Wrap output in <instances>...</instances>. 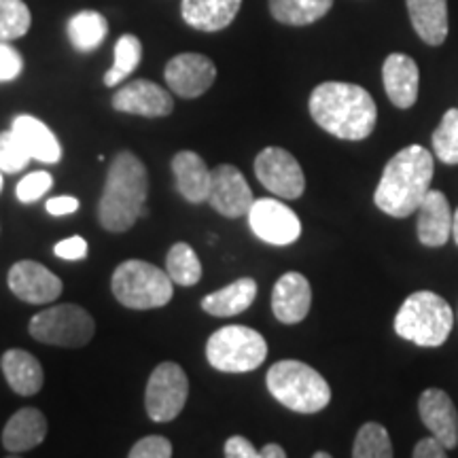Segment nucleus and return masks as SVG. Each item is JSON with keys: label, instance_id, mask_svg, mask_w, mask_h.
I'll return each instance as SVG.
<instances>
[{"label": "nucleus", "instance_id": "obj_1", "mask_svg": "<svg viewBox=\"0 0 458 458\" xmlns=\"http://www.w3.org/2000/svg\"><path fill=\"white\" fill-rule=\"evenodd\" d=\"M312 119L342 140H365L376 128L377 108L368 89L354 83L327 81L310 94Z\"/></svg>", "mask_w": 458, "mask_h": 458}, {"label": "nucleus", "instance_id": "obj_2", "mask_svg": "<svg viewBox=\"0 0 458 458\" xmlns=\"http://www.w3.org/2000/svg\"><path fill=\"white\" fill-rule=\"evenodd\" d=\"M433 170V156L425 147L410 145L401 148L385 165L374 193L376 206L397 219L414 215L431 189Z\"/></svg>", "mask_w": 458, "mask_h": 458}, {"label": "nucleus", "instance_id": "obj_3", "mask_svg": "<svg viewBox=\"0 0 458 458\" xmlns=\"http://www.w3.org/2000/svg\"><path fill=\"white\" fill-rule=\"evenodd\" d=\"M148 191L147 168L131 151L117 153L108 165L105 189L98 204L100 225L106 232L122 233L145 215Z\"/></svg>", "mask_w": 458, "mask_h": 458}, {"label": "nucleus", "instance_id": "obj_4", "mask_svg": "<svg viewBox=\"0 0 458 458\" xmlns=\"http://www.w3.org/2000/svg\"><path fill=\"white\" fill-rule=\"evenodd\" d=\"M267 391L278 403L297 414H317L331 401V388L323 376L301 360H278L266 377Z\"/></svg>", "mask_w": 458, "mask_h": 458}, {"label": "nucleus", "instance_id": "obj_5", "mask_svg": "<svg viewBox=\"0 0 458 458\" xmlns=\"http://www.w3.org/2000/svg\"><path fill=\"white\" fill-rule=\"evenodd\" d=\"M454 327V312L442 295L433 291H416L401 303L394 317L399 337L422 348H437L448 340Z\"/></svg>", "mask_w": 458, "mask_h": 458}, {"label": "nucleus", "instance_id": "obj_6", "mask_svg": "<svg viewBox=\"0 0 458 458\" xmlns=\"http://www.w3.org/2000/svg\"><path fill=\"white\" fill-rule=\"evenodd\" d=\"M113 295L130 310H153L168 306L174 295V283L168 272L140 259L119 263L111 278Z\"/></svg>", "mask_w": 458, "mask_h": 458}, {"label": "nucleus", "instance_id": "obj_7", "mask_svg": "<svg viewBox=\"0 0 458 458\" xmlns=\"http://www.w3.org/2000/svg\"><path fill=\"white\" fill-rule=\"evenodd\" d=\"M267 357V342L259 331L244 325L216 329L206 342V359L225 374H246L261 368Z\"/></svg>", "mask_w": 458, "mask_h": 458}, {"label": "nucleus", "instance_id": "obj_8", "mask_svg": "<svg viewBox=\"0 0 458 458\" xmlns=\"http://www.w3.org/2000/svg\"><path fill=\"white\" fill-rule=\"evenodd\" d=\"M30 335L37 342L60 348H81L96 334L91 314L74 303H60L34 314L30 320Z\"/></svg>", "mask_w": 458, "mask_h": 458}, {"label": "nucleus", "instance_id": "obj_9", "mask_svg": "<svg viewBox=\"0 0 458 458\" xmlns=\"http://www.w3.org/2000/svg\"><path fill=\"white\" fill-rule=\"evenodd\" d=\"M189 397V380L181 365L165 360L147 382L145 408L153 422H170L181 414Z\"/></svg>", "mask_w": 458, "mask_h": 458}, {"label": "nucleus", "instance_id": "obj_10", "mask_svg": "<svg viewBox=\"0 0 458 458\" xmlns=\"http://www.w3.org/2000/svg\"><path fill=\"white\" fill-rule=\"evenodd\" d=\"M255 174L267 191L283 199H297L306 191V176L297 159L283 147H266L255 157Z\"/></svg>", "mask_w": 458, "mask_h": 458}, {"label": "nucleus", "instance_id": "obj_11", "mask_svg": "<svg viewBox=\"0 0 458 458\" xmlns=\"http://www.w3.org/2000/svg\"><path fill=\"white\" fill-rule=\"evenodd\" d=\"M249 225L263 242L289 246L301 236V221L289 206L280 199H255L249 210Z\"/></svg>", "mask_w": 458, "mask_h": 458}, {"label": "nucleus", "instance_id": "obj_12", "mask_svg": "<svg viewBox=\"0 0 458 458\" xmlns=\"http://www.w3.org/2000/svg\"><path fill=\"white\" fill-rule=\"evenodd\" d=\"M165 83L181 98H199L213 88L216 79V66L210 57L202 54L174 55L165 64Z\"/></svg>", "mask_w": 458, "mask_h": 458}, {"label": "nucleus", "instance_id": "obj_13", "mask_svg": "<svg viewBox=\"0 0 458 458\" xmlns=\"http://www.w3.org/2000/svg\"><path fill=\"white\" fill-rule=\"evenodd\" d=\"M208 202L219 215L227 219H238V216L249 215L255 198L242 172L232 164H221L213 170Z\"/></svg>", "mask_w": 458, "mask_h": 458}, {"label": "nucleus", "instance_id": "obj_14", "mask_svg": "<svg viewBox=\"0 0 458 458\" xmlns=\"http://www.w3.org/2000/svg\"><path fill=\"white\" fill-rule=\"evenodd\" d=\"M9 289L26 303H51L64 291L62 280L38 261H17L9 270Z\"/></svg>", "mask_w": 458, "mask_h": 458}, {"label": "nucleus", "instance_id": "obj_15", "mask_svg": "<svg viewBox=\"0 0 458 458\" xmlns=\"http://www.w3.org/2000/svg\"><path fill=\"white\" fill-rule=\"evenodd\" d=\"M113 108L119 113L140 114V117H168L174 111V100L162 85L147 81V79H136L113 96Z\"/></svg>", "mask_w": 458, "mask_h": 458}, {"label": "nucleus", "instance_id": "obj_16", "mask_svg": "<svg viewBox=\"0 0 458 458\" xmlns=\"http://www.w3.org/2000/svg\"><path fill=\"white\" fill-rule=\"evenodd\" d=\"M312 306V289L300 272H286L272 291V310L280 323L297 325L308 317Z\"/></svg>", "mask_w": 458, "mask_h": 458}, {"label": "nucleus", "instance_id": "obj_17", "mask_svg": "<svg viewBox=\"0 0 458 458\" xmlns=\"http://www.w3.org/2000/svg\"><path fill=\"white\" fill-rule=\"evenodd\" d=\"M418 411L425 427L445 445V450H454L458 445V411L450 394L442 388H427L418 399Z\"/></svg>", "mask_w": 458, "mask_h": 458}, {"label": "nucleus", "instance_id": "obj_18", "mask_svg": "<svg viewBox=\"0 0 458 458\" xmlns=\"http://www.w3.org/2000/svg\"><path fill=\"white\" fill-rule=\"evenodd\" d=\"M416 215L418 240L422 244L437 249V246H444L448 242L452 236V219H454V213H452L448 198L442 191H431L428 189L422 204L418 206Z\"/></svg>", "mask_w": 458, "mask_h": 458}, {"label": "nucleus", "instance_id": "obj_19", "mask_svg": "<svg viewBox=\"0 0 458 458\" xmlns=\"http://www.w3.org/2000/svg\"><path fill=\"white\" fill-rule=\"evenodd\" d=\"M382 81L388 100L397 108H411L418 100L420 72L418 64L405 54H391L382 66Z\"/></svg>", "mask_w": 458, "mask_h": 458}, {"label": "nucleus", "instance_id": "obj_20", "mask_svg": "<svg viewBox=\"0 0 458 458\" xmlns=\"http://www.w3.org/2000/svg\"><path fill=\"white\" fill-rule=\"evenodd\" d=\"M172 172H174L176 189L187 202L202 204L208 202L213 172L204 164V159L193 151H181L172 157Z\"/></svg>", "mask_w": 458, "mask_h": 458}, {"label": "nucleus", "instance_id": "obj_21", "mask_svg": "<svg viewBox=\"0 0 458 458\" xmlns=\"http://www.w3.org/2000/svg\"><path fill=\"white\" fill-rule=\"evenodd\" d=\"M242 0H182L181 15L199 32H219L236 20Z\"/></svg>", "mask_w": 458, "mask_h": 458}, {"label": "nucleus", "instance_id": "obj_22", "mask_svg": "<svg viewBox=\"0 0 458 458\" xmlns=\"http://www.w3.org/2000/svg\"><path fill=\"white\" fill-rule=\"evenodd\" d=\"M11 130L20 139L32 159L43 164H57L62 157V145L57 136L45 125L41 119L32 114H17L11 123Z\"/></svg>", "mask_w": 458, "mask_h": 458}, {"label": "nucleus", "instance_id": "obj_23", "mask_svg": "<svg viewBox=\"0 0 458 458\" xmlns=\"http://www.w3.org/2000/svg\"><path fill=\"white\" fill-rule=\"evenodd\" d=\"M45 435H47V420L43 411L37 408H21L4 425L3 445L13 454H21L43 444Z\"/></svg>", "mask_w": 458, "mask_h": 458}, {"label": "nucleus", "instance_id": "obj_24", "mask_svg": "<svg viewBox=\"0 0 458 458\" xmlns=\"http://www.w3.org/2000/svg\"><path fill=\"white\" fill-rule=\"evenodd\" d=\"M411 26L427 45L439 47L448 38V0H405Z\"/></svg>", "mask_w": 458, "mask_h": 458}, {"label": "nucleus", "instance_id": "obj_25", "mask_svg": "<svg viewBox=\"0 0 458 458\" xmlns=\"http://www.w3.org/2000/svg\"><path fill=\"white\" fill-rule=\"evenodd\" d=\"M0 368H3V374L7 377L9 386L17 394H21V397H30V394H37L43 388V368L38 363V359L30 352L20 351V348H11L0 359Z\"/></svg>", "mask_w": 458, "mask_h": 458}, {"label": "nucleus", "instance_id": "obj_26", "mask_svg": "<svg viewBox=\"0 0 458 458\" xmlns=\"http://www.w3.org/2000/svg\"><path fill=\"white\" fill-rule=\"evenodd\" d=\"M257 283L253 278H238L202 300V310L213 317H238L253 306Z\"/></svg>", "mask_w": 458, "mask_h": 458}, {"label": "nucleus", "instance_id": "obj_27", "mask_svg": "<svg viewBox=\"0 0 458 458\" xmlns=\"http://www.w3.org/2000/svg\"><path fill=\"white\" fill-rule=\"evenodd\" d=\"M66 32L74 49L81 51V54H89V51L98 49L106 38L108 21L98 11H79L68 21Z\"/></svg>", "mask_w": 458, "mask_h": 458}, {"label": "nucleus", "instance_id": "obj_28", "mask_svg": "<svg viewBox=\"0 0 458 458\" xmlns=\"http://www.w3.org/2000/svg\"><path fill=\"white\" fill-rule=\"evenodd\" d=\"M334 0H270V13L286 26H310L329 13Z\"/></svg>", "mask_w": 458, "mask_h": 458}, {"label": "nucleus", "instance_id": "obj_29", "mask_svg": "<svg viewBox=\"0 0 458 458\" xmlns=\"http://www.w3.org/2000/svg\"><path fill=\"white\" fill-rule=\"evenodd\" d=\"M165 272L174 284L193 286L202 278V263H199L196 250L187 242H176L172 244L168 257H165Z\"/></svg>", "mask_w": 458, "mask_h": 458}, {"label": "nucleus", "instance_id": "obj_30", "mask_svg": "<svg viewBox=\"0 0 458 458\" xmlns=\"http://www.w3.org/2000/svg\"><path fill=\"white\" fill-rule=\"evenodd\" d=\"M142 60V43L134 34H123L119 37L117 45H114V64L111 71L105 74V85L106 88H114L123 81L125 77H130L136 71Z\"/></svg>", "mask_w": 458, "mask_h": 458}, {"label": "nucleus", "instance_id": "obj_31", "mask_svg": "<svg viewBox=\"0 0 458 458\" xmlns=\"http://www.w3.org/2000/svg\"><path fill=\"white\" fill-rule=\"evenodd\" d=\"M394 454L388 431L377 422H368L359 428L352 445L354 458H391Z\"/></svg>", "mask_w": 458, "mask_h": 458}, {"label": "nucleus", "instance_id": "obj_32", "mask_svg": "<svg viewBox=\"0 0 458 458\" xmlns=\"http://www.w3.org/2000/svg\"><path fill=\"white\" fill-rule=\"evenodd\" d=\"M32 13L24 0H0V41H15L28 34Z\"/></svg>", "mask_w": 458, "mask_h": 458}, {"label": "nucleus", "instance_id": "obj_33", "mask_svg": "<svg viewBox=\"0 0 458 458\" xmlns=\"http://www.w3.org/2000/svg\"><path fill=\"white\" fill-rule=\"evenodd\" d=\"M433 153L439 162L458 164V108H448L442 123L433 131Z\"/></svg>", "mask_w": 458, "mask_h": 458}, {"label": "nucleus", "instance_id": "obj_34", "mask_svg": "<svg viewBox=\"0 0 458 458\" xmlns=\"http://www.w3.org/2000/svg\"><path fill=\"white\" fill-rule=\"evenodd\" d=\"M30 153L13 134V130L0 131V170L7 172V174H15V172L24 170L30 164Z\"/></svg>", "mask_w": 458, "mask_h": 458}, {"label": "nucleus", "instance_id": "obj_35", "mask_svg": "<svg viewBox=\"0 0 458 458\" xmlns=\"http://www.w3.org/2000/svg\"><path fill=\"white\" fill-rule=\"evenodd\" d=\"M51 185H54V176L49 172H32L17 182V199L24 204H32L37 202L38 198H43L45 193L49 191Z\"/></svg>", "mask_w": 458, "mask_h": 458}, {"label": "nucleus", "instance_id": "obj_36", "mask_svg": "<svg viewBox=\"0 0 458 458\" xmlns=\"http://www.w3.org/2000/svg\"><path fill=\"white\" fill-rule=\"evenodd\" d=\"M172 444L162 435H148L134 444L130 450V458H170Z\"/></svg>", "mask_w": 458, "mask_h": 458}, {"label": "nucleus", "instance_id": "obj_37", "mask_svg": "<svg viewBox=\"0 0 458 458\" xmlns=\"http://www.w3.org/2000/svg\"><path fill=\"white\" fill-rule=\"evenodd\" d=\"M24 71V60L20 51L11 47L7 41H0V83L13 81Z\"/></svg>", "mask_w": 458, "mask_h": 458}, {"label": "nucleus", "instance_id": "obj_38", "mask_svg": "<svg viewBox=\"0 0 458 458\" xmlns=\"http://www.w3.org/2000/svg\"><path fill=\"white\" fill-rule=\"evenodd\" d=\"M54 253L55 257H60V259L81 261L88 257V242H85V238L81 236H71L62 240V242H57Z\"/></svg>", "mask_w": 458, "mask_h": 458}, {"label": "nucleus", "instance_id": "obj_39", "mask_svg": "<svg viewBox=\"0 0 458 458\" xmlns=\"http://www.w3.org/2000/svg\"><path fill=\"white\" fill-rule=\"evenodd\" d=\"M225 456L227 458H259V450L242 435H233L225 442Z\"/></svg>", "mask_w": 458, "mask_h": 458}, {"label": "nucleus", "instance_id": "obj_40", "mask_svg": "<svg viewBox=\"0 0 458 458\" xmlns=\"http://www.w3.org/2000/svg\"><path fill=\"white\" fill-rule=\"evenodd\" d=\"M445 454H448V452H445V445L439 442L435 435L420 439V442L416 444L414 452H411L414 458H445Z\"/></svg>", "mask_w": 458, "mask_h": 458}, {"label": "nucleus", "instance_id": "obj_41", "mask_svg": "<svg viewBox=\"0 0 458 458\" xmlns=\"http://www.w3.org/2000/svg\"><path fill=\"white\" fill-rule=\"evenodd\" d=\"M45 208H47V213L54 215V216L72 215V213H77V210H79V199L72 198V196H57V198L47 199Z\"/></svg>", "mask_w": 458, "mask_h": 458}, {"label": "nucleus", "instance_id": "obj_42", "mask_svg": "<svg viewBox=\"0 0 458 458\" xmlns=\"http://www.w3.org/2000/svg\"><path fill=\"white\" fill-rule=\"evenodd\" d=\"M284 456L286 452L283 450V445L278 444H267L259 450V458H284Z\"/></svg>", "mask_w": 458, "mask_h": 458}, {"label": "nucleus", "instance_id": "obj_43", "mask_svg": "<svg viewBox=\"0 0 458 458\" xmlns=\"http://www.w3.org/2000/svg\"><path fill=\"white\" fill-rule=\"evenodd\" d=\"M452 238H454V242L458 246V208L454 213V219H452Z\"/></svg>", "mask_w": 458, "mask_h": 458}, {"label": "nucleus", "instance_id": "obj_44", "mask_svg": "<svg viewBox=\"0 0 458 458\" xmlns=\"http://www.w3.org/2000/svg\"><path fill=\"white\" fill-rule=\"evenodd\" d=\"M314 458H329V454H327V452H317Z\"/></svg>", "mask_w": 458, "mask_h": 458}, {"label": "nucleus", "instance_id": "obj_45", "mask_svg": "<svg viewBox=\"0 0 458 458\" xmlns=\"http://www.w3.org/2000/svg\"><path fill=\"white\" fill-rule=\"evenodd\" d=\"M0 191H3V170H0Z\"/></svg>", "mask_w": 458, "mask_h": 458}]
</instances>
